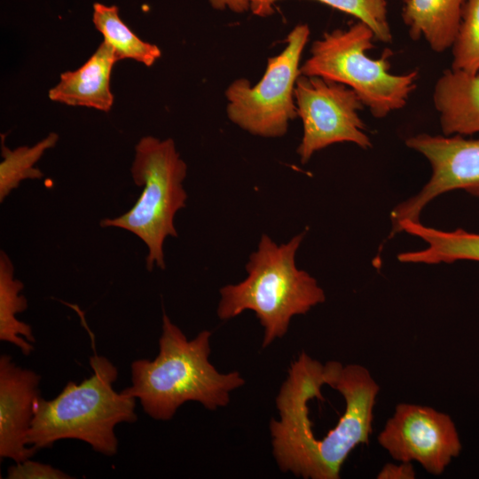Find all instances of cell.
Listing matches in <instances>:
<instances>
[{
	"instance_id": "6da1fadb",
	"label": "cell",
	"mask_w": 479,
	"mask_h": 479,
	"mask_svg": "<svg viewBox=\"0 0 479 479\" xmlns=\"http://www.w3.org/2000/svg\"><path fill=\"white\" fill-rule=\"evenodd\" d=\"M210 337L211 332L204 330L188 340L163 313L157 357L134 360L132 384L122 391L137 398L144 412L157 420L172 419L187 401L210 411L226 406L230 393L245 380L237 371L220 373L210 363Z\"/></svg>"
},
{
	"instance_id": "7a4b0ae2",
	"label": "cell",
	"mask_w": 479,
	"mask_h": 479,
	"mask_svg": "<svg viewBox=\"0 0 479 479\" xmlns=\"http://www.w3.org/2000/svg\"><path fill=\"white\" fill-rule=\"evenodd\" d=\"M90 365V378L80 383L68 381L51 400L42 397L37 399L27 436L29 446L38 451L50 448L59 440L76 439L103 455L117 453L114 428L119 423L137 420V398L114 389L118 369L106 357L94 353Z\"/></svg>"
},
{
	"instance_id": "3957f363",
	"label": "cell",
	"mask_w": 479,
	"mask_h": 479,
	"mask_svg": "<svg viewBox=\"0 0 479 479\" xmlns=\"http://www.w3.org/2000/svg\"><path fill=\"white\" fill-rule=\"evenodd\" d=\"M304 235L278 245L263 234L246 264L247 279L220 289L218 317L227 320L244 310L254 311L264 328L263 348L287 334L294 316L305 314L326 300L318 281L295 265Z\"/></svg>"
},
{
	"instance_id": "277c9868",
	"label": "cell",
	"mask_w": 479,
	"mask_h": 479,
	"mask_svg": "<svg viewBox=\"0 0 479 479\" xmlns=\"http://www.w3.org/2000/svg\"><path fill=\"white\" fill-rule=\"evenodd\" d=\"M375 39L372 29L358 21L347 29H334L316 40L310 56L301 66L302 75L319 76L353 90L375 118H384L407 104L417 86L419 73L389 72L392 52L379 59L367 51Z\"/></svg>"
},
{
	"instance_id": "5b68a950",
	"label": "cell",
	"mask_w": 479,
	"mask_h": 479,
	"mask_svg": "<svg viewBox=\"0 0 479 479\" xmlns=\"http://www.w3.org/2000/svg\"><path fill=\"white\" fill-rule=\"evenodd\" d=\"M134 184L144 189L133 207L117 217L104 218L101 227L126 230L147 247L146 269L165 268L163 243L167 237H177L174 219L185 208L187 193L183 181L186 163L180 158L173 139L142 137L135 146L130 168Z\"/></svg>"
},
{
	"instance_id": "8992f818",
	"label": "cell",
	"mask_w": 479,
	"mask_h": 479,
	"mask_svg": "<svg viewBox=\"0 0 479 479\" xmlns=\"http://www.w3.org/2000/svg\"><path fill=\"white\" fill-rule=\"evenodd\" d=\"M307 24L296 25L286 46L267 60L262 79L251 86L245 78L233 81L225 90L228 118L250 134L263 137L285 135L290 121L298 117L294 88L302 51L310 37Z\"/></svg>"
},
{
	"instance_id": "52a82bcc",
	"label": "cell",
	"mask_w": 479,
	"mask_h": 479,
	"mask_svg": "<svg viewBox=\"0 0 479 479\" xmlns=\"http://www.w3.org/2000/svg\"><path fill=\"white\" fill-rule=\"evenodd\" d=\"M302 137L296 150L302 164L333 144L349 142L363 149L372 146L358 114L365 106L348 86L319 76L300 75L294 88Z\"/></svg>"
},
{
	"instance_id": "ba28073f",
	"label": "cell",
	"mask_w": 479,
	"mask_h": 479,
	"mask_svg": "<svg viewBox=\"0 0 479 479\" xmlns=\"http://www.w3.org/2000/svg\"><path fill=\"white\" fill-rule=\"evenodd\" d=\"M405 145L428 161L432 174L420 192L391 211V236L401 223L420 221L423 208L444 192L464 190L479 197V138L421 133L408 137Z\"/></svg>"
},
{
	"instance_id": "9c48e42d",
	"label": "cell",
	"mask_w": 479,
	"mask_h": 479,
	"mask_svg": "<svg viewBox=\"0 0 479 479\" xmlns=\"http://www.w3.org/2000/svg\"><path fill=\"white\" fill-rule=\"evenodd\" d=\"M378 442L395 460L416 461L434 475H440L461 450L458 431L448 414L414 404L396 406Z\"/></svg>"
},
{
	"instance_id": "30bf717a",
	"label": "cell",
	"mask_w": 479,
	"mask_h": 479,
	"mask_svg": "<svg viewBox=\"0 0 479 479\" xmlns=\"http://www.w3.org/2000/svg\"><path fill=\"white\" fill-rule=\"evenodd\" d=\"M41 376L17 365L8 354L0 357V457L20 462L37 452L27 436L40 396Z\"/></svg>"
},
{
	"instance_id": "8fae6325",
	"label": "cell",
	"mask_w": 479,
	"mask_h": 479,
	"mask_svg": "<svg viewBox=\"0 0 479 479\" xmlns=\"http://www.w3.org/2000/svg\"><path fill=\"white\" fill-rule=\"evenodd\" d=\"M116 62L113 49L103 41L82 66L60 75L59 82L48 92L49 98L109 112L114 105L111 75Z\"/></svg>"
},
{
	"instance_id": "7c38bea8",
	"label": "cell",
	"mask_w": 479,
	"mask_h": 479,
	"mask_svg": "<svg viewBox=\"0 0 479 479\" xmlns=\"http://www.w3.org/2000/svg\"><path fill=\"white\" fill-rule=\"evenodd\" d=\"M433 101L445 136L479 133V74L445 70L435 85Z\"/></svg>"
},
{
	"instance_id": "4fadbf2b",
	"label": "cell",
	"mask_w": 479,
	"mask_h": 479,
	"mask_svg": "<svg viewBox=\"0 0 479 479\" xmlns=\"http://www.w3.org/2000/svg\"><path fill=\"white\" fill-rule=\"evenodd\" d=\"M465 0H404L402 19L412 39L424 38L436 52L452 48Z\"/></svg>"
},
{
	"instance_id": "5bb4252c",
	"label": "cell",
	"mask_w": 479,
	"mask_h": 479,
	"mask_svg": "<svg viewBox=\"0 0 479 479\" xmlns=\"http://www.w3.org/2000/svg\"><path fill=\"white\" fill-rule=\"evenodd\" d=\"M405 232L427 243V247L400 253L401 263L437 264L456 261L479 262V233L457 229L442 231L423 225L420 221H404L400 224L397 233Z\"/></svg>"
},
{
	"instance_id": "9a60e30c",
	"label": "cell",
	"mask_w": 479,
	"mask_h": 479,
	"mask_svg": "<svg viewBox=\"0 0 479 479\" xmlns=\"http://www.w3.org/2000/svg\"><path fill=\"white\" fill-rule=\"evenodd\" d=\"M24 284L14 278V267L7 254L0 252V340L17 346L25 356L34 350L35 342L31 326L16 315L27 308L21 294Z\"/></svg>"
},
{
	"instance_id": "2e32d148",
	"label": "cell",
	"mask_w": 479,
	"mask_h": 479,
	"mask_svg": "<svg viewBox=\"0 0 479 479\" xmlns=\"http://www.w3.org/2000/svg\"><path fill=\"white\" fill-rule=\"evenodd\" d=\"M92 22L113 49L117 61L132 59L151 67L161 56L156 44L143 41L126 25L116 5L94 3Z\"/></svg>"
},
{
	"instance_id": "e0dca14e",
	"label": "cell",
	"mask_w": 479,
	"mask_h": 479,
	"mask_svg": "<svg viewBox=\"0 0 479 479\" xmlns=\"http://www.w3.org/2000/svg\"><path fill=\"white\" fill-rule=\"evenodd\" d=\"M1 137L3 160L0 162V202L2 203L23 180L40 179L43 177V173L35 165L47 150L56 145L59 135L51 132L32 146L22 145L13 150L4 145V136L1 135Z\"/></svg>"
},
{
	"instance_id": "ac0fdd59",
	"label": "cell",
	"mask_w": 479,
	"mask_h": 479,
	"mask_svg": "<svg viewBox=\"0 0 479 479\" xmlns=\"http://www.w3.org/2000/svg\"><path fill=\"white\" fill-rule=\"evenodd\" d=\"M250 11L256 16L267 17L273 13V5L281 0H250ZM354 16L368 26L375 39L382 43L392 41L388 20L387 0H312Z\"/></svg>"
},
{
	"instance_id": "d6986e66",
	"label": "cell",
	"mask_w": 479,
	"mask_h": 479,
	"mask_svg": "<svg viewBox=\"0 0 479 479\" xmlns=\"http://www.w3.org/2000/svg\"><path fill=\"white\" fill-rule=\"evenodd\" d=\"M452 51V69L479 74V0H465Z\"/></svg>"
},
{
	"instance_id": "ffe728a7",
	"label": "cell",
	"mask_w": 479,
	"mask_h": 479,
	"mask_svg": "<svg viewBox=\"0 0 479 479\" xmlns=\"http://www.w3.org/2000/svg\"><path fill=\"white\" fill-rule=\"evenodd\" d=\"M8 479H70L68 474L48 464L30 460L17 462L7 471Z\"/></svg>"
},
{
	"instance_id": "44dd1931",
	"label": "cell",
	"mask_w": 479,
	"mask_h": 479,
	"mask_svg": "<svg viewBox=\"0 0 479 479\" xmlns=\"http://www.w3.org/2000/svg\"><path fill=\"white\" fill-rule=\"evenodd\" d=\"M415 471L411 462L387 463L377 475L378 479H413Z\"/></svg>"
},
{
	"instance_id": "7402d4cb",
	"label": "cell",
	"mask_w": 479,
	"mask_h": 479,
	"mask_svg": "<svg viewBox=\"0 0 479 479\" xmlns=\"http://www.w3.org/2000/svg\"><path fill=\"white\" fill-rule=\"evenodd\" d=\"M210 5L218 11L228 9L236 13H242L250 10V0H208Z\"/></svg>"
}]
</instances>
